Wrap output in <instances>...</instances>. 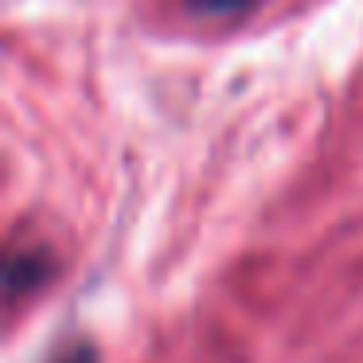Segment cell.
Segmentation results:
<instances>
[{"instance_id": "cell-1", "label": "cell", "mask_w": 363, "mask_h": 363, "mask_svg": "<svg viewBox=\"0 0 363 363\" xmlns=\"http://www.w3.org/2000/svg\"><path fill=\"white\" fill-rule=\"evenodd\" d=\"M48 274H51L48 254H32V250H28V254H12V262H9V293H12V297L32 293Z\"/></svg>"}, {"instance_id": "cell-2", "label": "cell", "mask_w": 363, "mask_h": 363, "mask_svg": "<svg viewBox=\"0 0 363 363\" xmlns=\"http://www.w3.org/2000/svg\"><path fill=\"white\" fill-rule=\"evenodd\" d=\"M258 0H188V9L196 16H238V12L254 9Z\"/></svg>"}, {"instance_id": "cell-3", "label": "cell", "mask_w": 363, "mask_h": 363, "mask_svg": "<svg viewBox=\"0 0 363 363\" xmlns=\"http://www.w3.org/2000/svg\"><path fill=\"white\" fill-rule=\"evenodd\" d=\"M48 363H98V352L86 344V340H67Z\"/></svg>"}]
</instances>
